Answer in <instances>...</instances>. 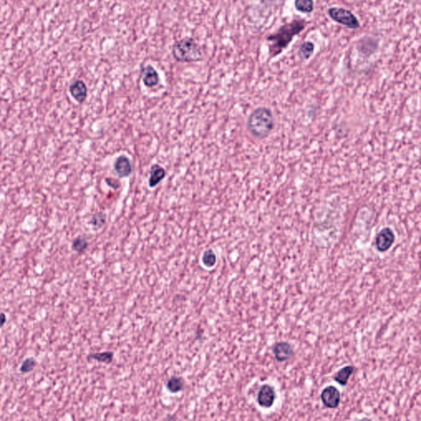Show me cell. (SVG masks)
<instances>
[{
	"mask_svg": "<svg viewBox=\"0 0 421 421\" xmlns=\"http://www.w3.org/2000/svg\"><path fill=\"white\" fill-rule=\"evenodd\" d=\"M306 27V22L302 18H296L291 22L283 25L274 34L268 35L269 56L276 57L288 47L296 35H299Z\"/></svg>",
	"mask_w": 421,
	"mask_h": 421,
	"instance_id": "obj_1",
	"label": "cell"
},
{
	"mask_svg": "<svg viewBox=\"0 0 421 421\" xmlns=\"http://www.w3.org/2000/svg\"><path fill=\"white\" fill-rule=\"evenodd\" d=\"M273 127V115L267 107L255 109L248 118V129L252 136L256 138L263 139L268 137Z\"/></svg>",
	"mask_w": 421,
	"mask_h": 421,
	"instance_id": "obj_2",
	"label": "cell"
},
{
	"mask_svg": "<svg viewBox=\"0 0 421 421\" xmlns=\"http://www.w3.org/2000/svg\"><path fill=\"white\" fill-rule=\"evenodd\" d=\"M173 58L177 62H197L203 59L199 44L193 38L186 37L174 42L171 49Z\"/></svg>",
	"mask_w": 421,
	"mask_h": 421,
	"instance_id": "obj_3",
	"label": "cell"
},
{
	"mask_svg": "<svg viewBox=\"0 0 421 421\" xmlns=\"http://www.w3.org/2000/svg\"><path fill=\"white\" fill-rule=\"evenodd\" d=\"M329 15L333 21L338 22L339 24L346 26L350 29L359 28V21L357 18L351 13L350 10L343 9V8H331L329 9Z\"/></svg>",
	"mask_w": 421,
	"mask_h": 421,
	"instance_id": "obj_4",
	"label": "cell"
},
{
	"mask_svg": "<svg viewBox=\"0 0 421 421\" xmlns=\"http://www.w3.org/2000/svg\"><path fill=\"white\" fill-rule=\"evenodd\" d=\"M395 241V235L391 228H384L380 230L375 240V246L378 251L384 253L393 246Z\"/></svg>",
	"mask_w": 421,
	"mask_h": 421,
	"instance_id": "obj_5",
	"label": "cell"
},
{
	"mask_svg": "<svg viewBox=\"0 0 421 421\" xmlns=\"http://www.w3.org/2000/svg\"><path fill=\"white\" fill-rule=\"evenodd\" d=\"M321 400L326 407L335 409L341 402V393L336 387H326L321 393Z\"/></svg>",
	"mask_w": 421,
	"mask_h": 421,
	"instance_id": "obj_6",
	"label": "cell"
},
{
	"mask_svg": "<svg viewBox=\"0 0 421 421\" xmlns=\"http://www.w3.org/2000/svg\"><path fill=\"white\" fill-rule=\"evenodd\" d=\"M276 399V393L272 387L268 384H265L261 387L258 393V403L261 407L271 408L273 406Z\"/></svg>",
	"mask_w": 421,
	"mask_h": 421,
	"instance_id": "obj_7",
	"label": "cell"
},
{
	"mask_svg": "<svg viewBox=\"0 0 421 421\" xmlns=\"http://www.w3.org/2000/svg\"><path fill=\"white\" fill-rule=\"evenodd\" d=\"M114 169L119 178H127L132 173V166L130 160L125 155H121L114 162Z\"/></svg>",
	"mask_w": 421,
	"mask_h": 421,
	"instance_id": "obj_8",
	"label": "cell"
},
{
	"mask_svg": "<svg viewBox=\"0 0 421 421\" xmlns=\"http://www.w3.org/2000/svg\"><path fill=\"white\" fill-rule=\"evenodd\" d=\"M141 77L145 86L149 88L157 86L160 82L159 73L150 64L142 68Z\"/></svg>",
	"mask_w": 421,
	"mask_h": 421,
	"instance_id": "obj_9",
	"label": "cell"
},
{
	"mask_svg": "<svg viewBox=\"0 0 421 421\" xmlns=\"http://www.w3.org/2000/svg\"><path fill=\"white\" fill-rule=\"evenodd\" d=\"M69 92L78 103H83L87 97V87L82 80H77L69 86Z\"/></svg>",
	"mask_w": 421,
	"mask_h": 421,
	"instance_id": "obj_10",
	"label": "cell"
},
{
	"mask_svg": "<svg viewBox=\"0 0 421 421\" xmlns=\"http://www.w3.org/2000/svg\"><path fill=\"white\" fill-rule=\"evenodd\" d=\"M274 355L276 360L280 362L286 361L293 355L294 351L292 346L288 342H278L274 345L272 348Z\"/></svg>",
	"mask_w": 421,
	"mask_h": 421,
	"instance_id": "obj_11",
	"label": "cell"
},
{
	"mask_svg": "<svg viewBox=\"0 0 421 421\" xmlns=\"http://www.w3.org/2000/svg\"><path fill=\"white\" fill-rule=\"evenodd\" d=\"M166 176V171L159 165H153L151 167L150 177L148 179V185L150 188L157 187Z\"/></svg>",
	"mask_w": 421,
	"mask_h": 421,
	"instance_id": "obj_12",
	"label": "cell"
},
{
	"mask_svg": "<svg viewBox=\"0 0 421 421\" xmlns=\"http://www.w3.org/2000/svg\"><path fill=\"white\" fill-rule=\"evenodd\" d=\"M354 371H355V367H353V366H346L344 368H342V369H340L338 373H336L333 379L340 385L346 386L347 384H348L349 379L353 375Z\"/></svg>",
	"mask_w": 421,
	"mask_h": 421,
	"instance_id": "obj_13",
	"label": "cell"
},
{
	"mask_svg": "<svg viewBox=\"0 0 421 421\" xmlns=\"http://www.w3.org/2000/svg\"><path fill=\"white\" fill-rule=\"evenodd\" d=\"M183 388H184V381L180 377L174 376V377L170 378L166 383V388L171 393H179L183 390Z\"/></svg>",
	"mask_w": 421,
	"mask_h": 421,
	"instance_id": "obj_14",
	"label": "cell"
},
{
	"mask_svg": "<svg viewBox=\"0 0 421 421\" xmlns=\"http://www.w3.org/2000/svg\"><path fill=\"white\" fill-rule=\"evenodd\" d=\"M88 360H97L100 363L111 364L114 359V353L111 351H104V352L94 353L90 354L87 357Z\"/></svg>",
	"mask_w": 421,
	"mask_h": 421,
	"instance_id": "obj_15",
	"label": "cell"
},
{
	"mask_svg": "<svg viewBox=\"0 0 421 421\" xmlns=\"http://www.w3.org/2000/svg\"><path fill=\"white\" fill-rule=\"evenodd\" d=\"M314 48L315 46L313 42H304L299 49V56L300 59L303 60H309V58L313 55Z\"/></svg>",
	"mask_w": 421,
	"mask_h": 421,
	"instance_id": "obj_16",
	"label": "cell"
},
{
	"mask_svg": "<svg viewBox=\"0 0 421 421\" xmlns=\"http://www.w3.org/2000/svg\"><path fill=\"white\" fill-rule=\"evenodd\" d=\"M295 8L303 14H310L314 9L313 0H295Z\"/></svg>",
	"mask_w": 421,
	"mask_h": 421,
	"instance_id": "obj_17",
	"label": "cell"
},
{
	"mask_svg": "<svg viewBox=\"0 0 421 421\" xmlns=\"http://www.w3.org/2000/svg\"><path fill=\"white\" fill-rule=\"evenodd\" d=\"M87 248H88V242L82 236L74 239L72 243V249L77 252V254H83L86 252Z\"/></svg>",
	"mask_w": 421,
	"mask_h": 421,
	"instance_id": "obj_18",
	"label": "cell"
},
{
	"mask_svg": "<svg viewBox=\"0 0 421 421\" xmlns=\"http://www.w3.org/2000/svg\"><path fill=\"white\" fill-rule=\"evenodd\" d=\"M202 262L207 267H214L216 263V255L212 249H207L203 253Z\"/></svg>",
	"mask_w": 421,
	"mask_h": 421,
	"instance_id": "obj_19",
	"label": "cell"
},
{
	"mask_svg": "<svg viewBox=\"0 0 421 421\" xmlns=\"http://www.w3.org/2000/svg\"><path fill=\"white\" fill-rule=\"evenodd\" d=\"M106 222V214L104 212H97L93 215L92 218L90 220V225H92L97 229H101L103 227Z\"/></svg>",
	"mask_w": 421,
	"mask_h": 421,
	"instance_id": "obj_20",
	"label": "cell"
},
{
	"mask_svg": "<svg viewBox=\"0 0 421 421\" xmlns=\"http://www.w3.org/2000/svg\"><path fill=\"white\" fill-rule=\"evenodd\" d=\"M36 366V360L34 358L29 357L22 362L20 367V371L22 373H30L33 370Z\"/></svg>",
	"mask_w": 421,
	"mask_h": 421,
	"instance_id": "obj_21",
	"label": "cell"
},
{
	"mask_svg": "<svg viewBox=\"0 0 421 421\" xmlns=\"http://www.w3.org/2000/svg\"><path fill=\"white\" fill-rule=\"evenodd\" d=\"M106 183L109 187L112 188L113 190H119V188L121 187V183L118 179L110 177L106 178Z\"/></svg>",
	"mask_w": 421,
	"mask_h": 421,
	"instance_id": "obj_22",
	"label": "cell"
},
{
	"mask_svg": "<svg viewBox=\"0 0 421 421\" xmlns=\"http://www.w3.org/2000/svg\"><path fill=\"white\" fill-rule=\"evenodd\" d=\"M7 321V317L4 313H0V329L5 324V322Z\"/></svg>",
	"mask_w": 421,
	"mask_h": 421,
	"instance_id": "obj_23",
	"label": "cell"
}]
</instances>
